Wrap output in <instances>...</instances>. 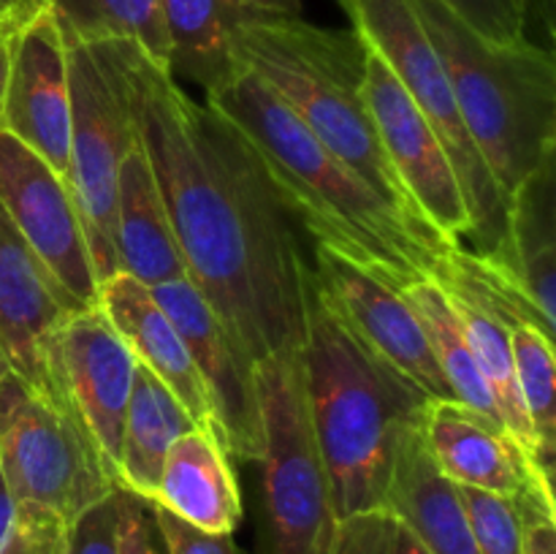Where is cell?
Instances as JSON below:
<instances>
[{"instance_id": "31", "label": "cell", "mask_w": 556, "mask_h": 554, "mask_svg": "<svg viewBox=\"0 0 556 554\" xmlns=\"http://www.w3.org/2000/svg\"><path fill=\"white\" fill-rule=\"evenodd\" d=\"M117 521L119 492L114 487L106 498L87 505L74 521H68L63 554H117Z\"/></svg>"}, {"instance_id": "8", "label": "cell", "mask_w": 556, "mask_h": 554, "mask_svg": "<svg viewBox=\"0 0 556 554\" xmlns=\"http://www.w3.org/2000/svg\"><path fill=\"white\" fill-rule=\"evenodd\" d=\"M0 476L16 505H36L65 525L117 487L54 389H33L11 369L0 380Z\"/></svg>"}, {"instance_id": "3", "label": "cell", "mask_w": 556, "mask_h": 554, "mask_svg": "<svg viewBox=\"0 0 556 554\" xmlns=\"http://www.w3.org/2000/svg\"><path fill=\"white\" fill-rule=\"evenodd\" d=\"M299 353L334 516L383 505L400 438L432 400L369 351L315 269L304 282Z\"/></svg>"}, {"instance_id": "36", "label": "cell", "mask_w": 556, "mask_h": 554, "mask_svg": "<svg viewBox=\"0 0 556 554\" xmlns=\"http://www.w3.org/2000/svg\"><path fill=\"white\" fill-rule=\"evenodd\" d=\"M525 519L521 554H556V508L552 505H519Z\"/></svg>"}, {"instance_id": "5", "label": "cell", "mask_w": 556, "mask_h": 554, "mask_svg": "<svg viewBox=\"0 0 556 554\" xmlns=\"http://www.w3.org/2000/svg\"><path fill=\"white\" fill-rule=\"evenodd\" d=\"M233 54L375 193L418 217L364 103L367 47L356 33L315 27L302 16L244 22L233 30Z\"/></svg>"}, {"instance_id": "20", "label": "cell", "mask_w": 556, "mask_h": 554, "mask_svg": "<svg viewBox=\"0 0 556 554\" xmlns=\"http://www.w3.org/2000/svg\"><path fill=\"white\" fill-rule=\"evenodd\" d=\"M114 255L119 272L147 288L188 277L161 188L139 139L119 163L114 199Z\"/></svg>"}, {"instance_id": "18", "label": "cell", "mask_w": 556, "mask_h": 554, "mask_svg": "<svg viewBox=\"0 0 556 554\" xmlns=\"http://www.w3.org/2000/svg\"><path fill=\"white\" fill-rule=\"evenodd\" d=\"M98 307L106 315L119 340L134 353L136 364L155 375L172 389L190 413L195 427L215 429L210 394L204 389L199 369L190 358L188 345L177 331L166 310L157 304L152 291L125 272H114L98 286Z\"/></svg>"}, {"instance_id": "24", "label": "cell", "mask_w": 556, "mask_h": 554, "mask_svg": "<svg viewBox=\"0 0 556 554\" xmlns=\"http://www.w3.org/2000/svg\"><path fill=\"white\" fill-rule=\"evenodd\" d=\"M190 427L195 421L172 389L136 364L119 435L117 487L152 500L168 449Z\"/></svg>"}, {"instance_id": "30", "label": "cell", "mask_w": 556, "mask_h": 554, "mask_svg": "<svg viewBox=\"0 0 556 554\" xmlns=\"http://www.w3.org/2000/svg\"><path fill=\"white\" fill-rule=\"evenodd\" d=\"M459 489L478 554H521L525 519H521L519 503L514 498H505V494L486 492V489Z\"/></svg>"}, {"instance_id": "4", "label": "cell", "mask_w": 556, "mask_h": 554, "mask_svg": "<svg viewBox=\"0 0 556 554\" xmlns=\"http://www.w3.org/2000/svg\"><path fill=\"white\" fill-rule=\"evenodd\" d=\"M472 144L508 199L556 147V63L532 41L497 43L443 0H413Z\"/></svg>"}, {"instance_id": "32", "label": "cell", "mask_w": 556, "mask_h": 554, "mask_svg": "<svg viewBox=\"0 0 556 554\" xmlns=\"http://www.w3.org/2000/svg\"><path fill=\"white\" fill-rule=\"evenodd\" d=\"M483 38L497 43L525 41L527 0H443Z\"/></svg>"}, {"instance_id": "38", "label": "cell", "mask_w": 556, "mask_h": 554, "mask_svg": "<svg viewBox=\"0 0 556 554\" xmlns=\"http://www.w3.org/2000/svg\"><path fill=\"white\" fill-rule=\"evenodd\" d=\"M14 521H16V500L11 498L9 487H5L3 476H0V546H3L5 538H9Z\"/></svg>"}, {"instance_id": "9", "label": "cell", "mask_w": 556, "mask_h": 554, "mask_svg": "<svg viewBox=\"0 0 556 554\" xmlns=\"http://www.w3.org/2000/svg\"><path fill=\"white\" fill-rule=\"evenodd\" d=\"M65 33L71 85L68 182L85 226L87 250L98 286L119 272L114 255V199L119 163L136 144L125 90L101 41H81Z\"/></svg>"}, {"instance_id": "28", "label": "cell", "mask_w": 556, "mask_h": 554, "mask_svg": "<svg viewBox=\"0 0 556 554\" xmlns=\"http://www.w3.org/2000/svg\"><path fill=\"white\" fill-rule=\"evenodd\" d=\"M516 383L530 427L538 438V462L554 478L556 445V358L554 337L532 324L510 329Z\"/></svg>"}, {"instance_id": "7", "label": "cell", "mask_w": 556, "mask_h": 554, "mask_svg": "<svg viewBox=\"0 0 556 554\" xmlns=\"http://www.w3.org/2000/svg\"><path fill=\"white\" fill-rule=\"evenodd\" d=\"M353 22V33L372 49L402 81L424 117L429 119L451 158L467 212L470 248L481 259L503 261L505 250V196L465 128L448 74L438 49L418 16L413 0H340Z\"/></svg>"}, {"instance_id": "39", "label": "cell", "mask_w": 556, "mask_h": 554, "mask_svg": "<svg viewBox=\"0 0 556 554\" xmlns=\"http://www.w3.org/2000/svg\"><path fill=\"white\" fill-rule=\"evenodd\" d=\"M11 36H14V30H5V27H0V114H3L5 81H9V63H11Z\"/></svg>"}, {"instance_id": "35", "label": "cell", "mask_w": 556, "mask_h": 554, "mask_svg": "<svg viewBox=\"0 0 556 554\" xmlns=\"http://www.w3.org/2000/svg\"><path fill=\"white\" fill-rule=\"evenodd\" d=\"M157 525L168 554H242L231 532H206L155 505Z\"/></svg>"}, {"instance_id": "29", "label": "cell", "mask_w": 556, "mask_h": 554, "mask_svg": "<svg viewBox=\"0 0 556 554\" xmlns=\"http://www.w3.org/2000/svg\"><path fill=\"white\" fill-rule=\"evenodd\" d=\"M326 554H429L407 521L389 505L356 511L334 521Z\"/></svg>"}, {"instance_id": "19", "label": "cell", "mask_w": 556, "mask_h": 554, "mask_svg": "<svg viewBox=\"0 0 556 554\" xmlns=\"http://www.w3.org/2000/svg\"><path fill=\"white\" fill-rule=\"evenodd\" d=\"M152 503L206 532H231L242 521V492L215 429L190 427L163 459Z\"/></svg>"}, {"instance_id": "23", "label": "cell", "mask_w": 556, "mask_h": 554, "mask_svg": "<svg viewBox=\"0 0 556 554\" xmlns=\"http://www.w3.org/2000/svg\"><path fill=\"white\" fill-rule=\"evenodd\" d=\"M168 38V74L201 92L226 85L242 65L233 54V30L244 25L242 0H157Z\"/></svg>"}, {"instance_id": "6", "label": "cell", "mask_w": 556, "mask_h": 554, "mask_svg": "<svg viewBox=\"0 0 556 554\" xmlns=\"http://www.w3.org/2000/svg\"><path fill=\"white\" fill-rule=\"evenodd\" d=\"M255 389L264 438L261 554H326L337 516L299 348L255 362Z\"/></svg>"}, {"instance_id": "2", "label": "cell", "mask_w": 556, "mask_h": 554, "mask_svg": "<svg viewBox=\"0 0 556 554\" xmlns=\"http://www.w3.org/2000/svg\"><path fill=\"white\" fill-rule=\"evenodd\" d=\"M204 103L242 130L315 244L337 250L400 291L413 280H434L445 255L459 248L375 193L244 65L206 92Z\"/></svg>"}, {"instance_id": "13", "label": "cell", "mask_w": 556, "mask_h": 554, "mask_svg": "<svg viewBox=\"0 0 556 554\" xmlns=\"http://www.w3.org/2000/svg\"><path fill=\"white\" fill-rule=\"evenodd\" d=\"M168 318L188 345L190 358L199 369L210 394L215 427L228 456L242 462H258L261 438L258 389H255V362L231 329L223 324L199 288L188 280L163 282L150 288Z\"/></svg>"}, {"instance_id": "25", "label": "cell", "mask_w": 556, "mask_h": 554, "mask_svg": "<svg viewBox=\"0 0 556 554\" xmlns=\"http://www.w3.org/2000/svg\"><path fill=\"white\" fill-rule=\"evenodd\" d=\"M400 293L410 304L413 313L418 315V320H421L434 358H438L440 373H443L454 400L483 413L492 421L503 424L497 400H494L492 389H489L486 378H483L481 367H478L476 353H472L470 342H467L465 331H462L459 318H456L443 286L438 280L424 277V280H413L402 286Z\"/></svg>"}, {"instance_id": "17", "label": "cell", "mask_w": 556, "mask_h": 554, "mask_svg": "<svg viewBox=\"0 0 556 554\" xmlns=\"http://www.w3.org/2000/svg\"><path fill=\"white\" fill-rule=\"evenodd\" d=\"M74 310L81 307L71 302L0 210V353L11 373L33 389H49L43 348L54 326Z\"/></svg>"}, {"instance_id": "16", "label": "cell", "mask_w": 556, "mask_h": 554, "mask_svg": "<svg viewBox=\"0 0 556 554\" xmlns=\"http://www.w3.org/2000/svg\"><path fill=\"white\" fill-rule=\"evenodd\" d=\"M421 432L434 465L456 487L486 489L519 505H554V478L500 421L459 400H432Z\"/></svg>"}, {"instance_id": "1", "label": "cell", "mask_w": 556, "mask_h": 554, "mask_svg": "<svg viewBox=\"0 0 556 554\" xmlns=\"http://www.w3.org/2000/svg\"><path fill=\"white\" fill-rule=\"evenodd\" d=\"M150 158L188 280L253 362L299 348L304 259L296 217L242 130L195 101L134 41H101Z\"/></svg>"}, {"instance_id": "22", "label": "cell", "mask_w": 556, "mask_h": 554, "mask_svg": "<svg viewBox=\"0 0 556 554\" xmlns=\"http://www.w3.org/2000/svg\"><path fill=\"white\" fill-rule=\"evenodd\" d=\"M554 155L505 199L503 266L530 297L541 318L556 324V185Z\"/></svg>"}, {"instance_id": "11", "label": "cell", "mask_w": 556, "mask_h": 554, "mask_svg": "<svg viewBox=\"0 0 556 554\" xmlns=\"http://www.w3.org/2000/svg\"><path fill=\"white\" fill-rule=\"evenodd\" d=\"M364 103L413 210L440 237L462 244V239L470 237V212L448 152L402 81L372 49H367Z\"/></svg>"}, {"instance_id": "34", "label": "cell", "mask_w": 556, "mask_h": 554, "mask_svg": "<svg viewBox=\"0 0 556 554\" xmlns=\"http://www.w3.org/2000/svg\"><path fill=\"white\" fill-rule=\"evenodd\" d=\"M65 521L36 505H16V521L0 554H63Z\"/></svg>"}, {"instance_id": "14", "label": "cell", "mask_w": 556, "mask_h": 554, "mask_svg": "<svg viewBox=\"0 0 556 554\" xmlns=\"http://www.w3.org/2000/svg\"><path fill=\"white\" fill-rule=\"evenodd\" d=\"M0 128L30 147L65 179L71 139L68 47L63 25L49 5H41L11 36Z\"/></svg>"}, {"instance_id": "10", "label": "cell", "mask_w": 556, "mask_h": 554, "mask_svg": "<svg viewBox=\"0 0 556 554\" xmlns=\"http://www.w3.org/2000/svg\"><path fill=\"white\" fill-rule=\"evenodd\" d=\"M49 389L79 418L117 483L119 435L134 383L136 358L101 307L65 315L43 348Z\"/></svg>"}, {"instance_id": "33", "label": "cell", "mask_w": 556, "mask_h": 554, "mask_svg": "<svg viewBox=\"0 0 556 554\" xmlns=\"http://www.w3.org/2000/svg\"><path fill=\"white\" fill-rule=\"evenodd\" d=\"M117 554H168L161 525H157L155 503L123 487H117Z\"/></svg>"}, {"instance_id": "37", "label": "cell", "mask_w": 556, "mask_h": 554, "mask_svg": "<svg viewBox=\"0 0 556 554\" xmlns=\"http://www.w3.org/2000/svg\"><path fill=\"white\" fill-rule=\"evenodd\" d=\"M41 5H47L43 0H0V27L5 30H16L25 20H30Z\"/></svg>"}, {"instance_id": "21", "label": "cell", "mask_w": 556, "mask_h": 554, "mask_svg": "<svg viewBox=\"0 0 556 554\" xmlns=\"http://www.w3.org/2000/svg\"><path fill=\"white\" fill-rule=\"evenodd\" d=\"M383 505L407 521L429 554H478L459 489L434 465L421 421L400 438Z\"/></svg>"}, {"instance_id": "15", "label": "cell", "mask_w": 556, "mask_h": 554, "mask_svg": "<svg viewBox=\"0 0 556 554\" xmlns=\"http://www.w3.org/2000/svg\"><path fill=\"white\" fill-rule=\"evenodd\" d=\"M313 269L353 331L429 400H454L429 337L410 304L391 282L337 250L315 244Z\"/></svg>"}, {"instance_id": "40", "label": "cell", "mask_w": 556, "mask_h": 554, "mask_svg": "<svg viewBox=\"0 0 556 554\" xmlns=\"http://www.w3.org/2000/svg\"><path fill=\"white\" fill-rule=\"evenodd\" d=\"M5 369H9V364H5V358H3V353H0V380H3V375H5Z\"/></svg>"}, {"instance_id": "26", "label": "cell", "mask_w": 556, "mask_h": 554, "mask_svg": "<svg viewBox=\"0 0 556 554\" xmlns=\"http://www.w3.org/2000/svg\"><path fill=\"white\" fill-rule=\"evenodd\" d=\"M445 291V288H443ZM451 307H454L456 318H459L462 331H465L467 342H470L476 362L481 367L483 378H486L489 389H492L494 400H497L500 416H503L505 429L514 435L521 443V449L538 462V438L530 427L525 405L519 396V383H516V367H514V348H510V329L505 320L494 318L486 310L476 307V304L465 302V299L454 297L445 291ZM541 465V462H538Z\"/></svg>"}, {"instance_id": "27", "label": "cell", "mask_w": 556, "mask_h": 554, "mask_svg": "<svg viewBox=\"0 0 556 554\" xmlns=\"http://www.w3.org/2000/svg\"><path fill=\"white\" fill-rule=\"evenodd\" d=\"M81 41H134L168 68V38L157 0H43Z\"/></svg>"}, {"instance_id": "12", "label": "cell", "mask_w": 556, "mask_h": 554, "mask_svg": "<svg viewBox=\"0 0 556 554\" xmlns=\"http://www.w3.org/2000/svg\"><path fill=\"white\" fill-rule=\"evenodd\" d=\"M0 210L76 307H96L98 277L68 182L0 128Z\"/></svg>"}]
</instances>
